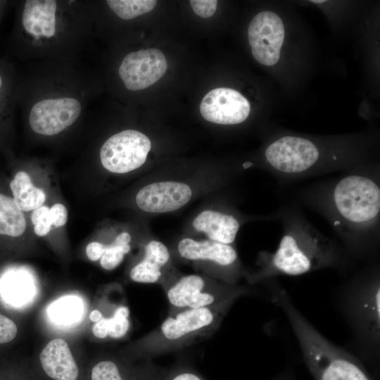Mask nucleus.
Wrapping results in <instances>:
<instances>
[{
    "label": "nucleus",
    "mask_w": 380,
    "mask_h": 380,
    "mask_svg": "<svg viewBox=\"0 0 380 380\" xmlns=\"http://www.w3.org/2000/svg\"><path fill=\"white\" fill-rule=\"evenodd\" d=\"M100 87L81 61L28 62L18 71L16 103L31 133L53 138L82 121Z\"/></svg>",
    "instance_id": "1"
},
{
    "label": "nucleus",
    "mask_w": 380,
    "mask_h": 380,
    "mask_svg": "<svg viewBox=\"0 0 380 380\" xmlns=\"http://www.w3.org/2000/svg\"><path fill=\"white\" fill-rule=\"evenodd\" d=\"M94 32L87 0H22L16 3L9 44L23 61L76 62Z\"/></svg>",
    "instance_id": "2"
},
{
    "label": "nucleus",
    "mask_w": 380,
    "mask_h": 380,
    "mask_svg": "<svg viewBox=\"0 0 380 380\" xmlns=\"http://www.w3.org/2000/svg\"><path fill=\"white\" fill-rule=\"evenodd\" d=\"M338 260L331 241L305 222L295 220L288 224L277 249L262 254L258 271L249 280L255 284L279 275H300L334 266Z\"/></svg>",
    "instance_id": "3"
},
{
    "label": "nucleus",
    "mask_w": 380,
    "mask_h": 380,
    "mask_svg": "<svg viewBox=\"0 0 380 380\" xmlns=\"http://www.w3.org/2000/svg\"><path fill=\"white\" fill-rule=\"evenodd\" d=\"M271 298L288 317L315 380H372L354 357L329 342L312 327L284 289L274 286Z\"/></svg>",
    "instance_id": "4"
},
{
    "label": "nucleus",
    "mask_w": 380,
    "mask_h": 380,
    "mask_svg": "<svg viewBox=\"0 0 380 380\" xmlns=\"http://www.w3.org/2000/svg\"><path fill=\"white\" fill-rule=\"evenodd\" d=\"M237 299L201 308L170 310L156 329L141 341V354L152 357L175 352L210 337Z\"/></svg>",
    "instance_id": "5"
},
{
    "label": "nucleus",
    "mask_w": 380,
    "mask_h": 380,
    "mask_svg": "<svg viewBox=\"0 0 380 380\" xmlns=\"http://www.w3.org/2000/svg\"><path fill=\"white\" fill-rule=\"evenodd\" d=\"M330 210L347 242L375 227L380 213V188L372 178L350 174L340 179L329 192Z\"/></svg>",
    "instance_id": "6"
},
{
    "label": "nucleus",
    "mask_w": 380,
    "mask_h": 380,
    "mask_svg": "<svg viewBox=\"0 0 380 380\" xmlns=\"http://www.w3.org/2000/svg\"><path fill=\"white\" fill-rule=\"evenodd\" d=\"M165 286L170 310L213 306L248 292L236 284L208 281L197 274L182 277Z\"/></svg>",
    "instance_id": "7"
},
{
    "label": "nucleus",
    "mask_w": 380,
    "mask_h": 380,
    "mask_svg": "<svg viewBox=\"0 0 380 380\" xmlns=\"http://www.w3.org/2000/svg\"><path fill=\"white\" fill-rule=\"evenodd\" d=\"M151 144L144 133L132 129L108 137L101 145L99 158L103 167L115 173H126L141 167L146 161Z\"/></svg>",
    "instance_id": "8"
},
{
    "label": "nucleus",
    "mask_w": 380,
    "mask_h": 380,
    "mask_svg": "<svg viewBox=\"0 0 380 380\" xmlns=\"http://www.w3.org/2000/svg\"><path fill=\"white\" fill-rule=\"evenodd\" d=\"M167 68L166 58L158 49L127 52L117 67V77L123 88L134 92L144 89L160 79Z\"/></svg>",
    "instance_id": "9"
},
{
    "label": "nucleus",
    "mask_w": 380,
    "mask_h": 380,
    "mask_svg": "<svg viewBox=\"0 0 380 380\" xmlns=\"http://www.w3.org/2000/svg\"><path fill=\"white\" fill-rule=\"evenodd\" d=\"M265 156L277 172L297 175L309 172L317 163L319 152L315 144L307 139L286 136L270 144Z\"/></svg>",
    "instance_id": "10"
},
{
    "label": "nucleus",
    "mask_w": 380,
    "mask_h": 380,
    "mask_svg": "<svg viewBox=\"0 0 380 380\" xmlns=\"http://www.w3.org/2000/svg\"><path fill=\"white\" fill-rule=\"evenodd\" d=\"M285 30L280 17L271 11L257 14L248 29L253 57L265 65H273L280 57Z\"/></svg>",
    "instance_id": "11"
},
{
    "label": "nucleus",
    "mask_w": 380,
    "mask_h": 380,
    "mask_svg": "<svg viewBox=\"0 0 380 380\" xmlns=\"http://www.w3.org/2000/svg\"><path fill=\"white\" fill-rule=\"evenodd\" d=\"M248 101L238 91L230 88H216L205 94L200 104L203 118L220 125L239 124L250 113Z\"/></svg>",
    "instance_id": "12"
},
{
    "label": "nucleus",
    "mask_w": 380,
    "mask_h": 380,
    "mask_svg": "<svg viewBox=\"0 0 380 380\" xmlns=\"http://www.w3.org/2000/svg\"><path fill=\"white\" fill-rule=\"evenodd\" d=\"M191 194V188L186 184L160 182L141 189L136 196V203L145 212L167 213L186 205Z\"/></svg>",
    "instance_id": "13"
},
{
    "label": "nucleus",
    "mask_w": 380,
    "mask_h": 380,
    "mask_svg": "<svg viewBox=\"0 0 380 380\" xmlns=\"http://www.w3.org/2000/svg\"><path fill=\"white\" fill-rule=\"evenodd\" d=\"M380 287L379 280L370 281L353 296L350 314L361 334L376 344L380 337Z\"/></svg>",
    "instance_id": "14"
},
{
    "label": "nucleus",
    "mask_w": 380,
    "mask_h": 380,
    "mask_svg": "<svg viewBox=\"0 0 380 380\" xmlns=\"http://www.w3.org/2000/svg\"><path fill=\"white\" fill-rule=\"evenodd\" d=\"M177 249L179 255L190 260H208L224 269L236 267L238 255L229 244L208 240L197 241L190 238L182 239Z\"/></svg>",
    "instance_id": "15"
},
{
    "label": "nucleus",
    "mask_w": 380,
    "mask_h": 380,
    "mask_svg": "<svg viewBox=\"0 0 380 380\" xmlns=\"http://www.w3.org/2000/svg\"><path fill=\"white\" fill-rule=\"evenodd\" d=\"M39 360L44 371L54 380H76L78 376L77 364L63 339L49 342L41 352Z\"/></svg>",
    "instance_id": "16"
},
{
    "label": "nucleus",
    "mask_w": 380,
    "mask_h": 380,
    "mask_svg": "<svg viewBox=\"0 0 380 380\" xmlns=\"http://www.w3.org/2000/svg\"><path fill=\"white\" fill-rule=\"evenodd\" d=\"M193 226L210 240L229 245L235 240L240 227L233 215L214 210L201 212L194 220Z\"/></svg>",
    "instance_id": "17"
},
{
    "label": "nucleus",
    "mask_w": 380,
    "mask_h": 380,
    "mask_svg": "<svg viewBox=\"0 0 380 380\" xmlns=\"http://www.w3.org/2000/svg\"><path fill=\"white\" fill-rule=\"evenodd\" d=\"M170 257V253L163 243L150 241L145 248L144 258L131 270V279L138 283L158 282L162 278V268L168 263Z\"/></svg>",
    "instance_id": "18"
},
{
    "label": "nucleus",
    "mask_w": 380,
    "mask_h": 380,
    "mask_svg": "<svg viewBox=\"0 0 380 380\" xmlns=\"http://www.w3.org/2000/svg\"><path fill=\"white\" fill-rule=\"evenodd\" d=\"M18 70L5 59L0 60V134L11 124L16 103Z\"/></svg>",
    "instance_id": "19"
},
{
    "label": "nucleus",
    "mask_w": 380,
    "mask_h": 380,
    "mask_svg": "<svg viewBox=\"0 0 380 380\" xmlns=\"http://www.w3.org/2000/svg\"><path fill=\"white\" fill-rule=\"evenodd\" d=\"M13 201L23 212L34 210L43 205L46 195L36 187L30 175L25 171H18L9 184Z\"/></svg>",
    "instance_id": "20"
},
{
    "label": "nucleus",
    "mask_w": 380,
    "mask_h": 380,
    "mask_svg": "<svg viewBox=\"0 0 380 380\" xmlns=\"http://www.w3.org/2000/svg\"><path fill=\"white\" fill-rule=\"evenodd\" d=\"M25 215L13 197L0 193V236L18 237L26 229Z\"/></svg>",
    "instance_id": "21"
},
{
    "label": "nucleus",
    "mask_w": 380,
    "mask_h": 380,
    "mask_svg": "<svg viewBox=\"0 0 380 380\" xmlns=\"http://www.w3.org/2000/svg\"><path fill=\"white\" fill-rule=\"evenodd\" d=\"M99 3L117 20H134L152 11L157 1L155 0H106Z\"/></svg>",
    "instance_id": "22"
},
{
    "label": "nucleus",
    "mask_w": 380,
    "mask_h": 380,
    "mask_svg": "<svg viewBox=\"0 0 380 380\" xmlns=\"http://www.w3.org/2000/svg\"><path fill=\"white\" fill-rule=\"evenodd\" d=\"M82 309V303L78 297L68 296L53 303L48 312L56 322L70 324L80 318Z\"/></svg>",
    "instance_id": "23"
},
{
    "label": "nucleus",
    "mask_w": 380,
    "mask_h": 380,
    "mask_svg": "<svg viewBox=\"0 0 380 380\" xmlns=\"http://www.w3.org/2000/svg\"><path fill=\"white\" fill-rule=\"evenodd\" d=\"M130 235L127 232L120 234L109 245L105 246L104 252L100 258L101 267L110 270L118 266L124 258V255L129 252Z\"/></svg>",
    "instance_id": "24"
},
{
    "label": "nucleus",
    "mask_w": 380,
    "mask_h": 380,
    "mask_svg": "<svg viewBox=\"0 0 380 380\" xmlns=\"http://www.w3.org/2000/svg\"><path fill=\"white\" fill-rule=\"evenodd\" d=\"M6 293L10 300L16 303H23L33 295V286L30 277L25 273L11 274L6 281Z\"/></svg>",
    "instance_id": "25"
},
{
    "label": "nucleus",
    "mask_w": 380,
    "mask_h": 380,
    "mask_svg": "<svg viewBox=\"0 0 380 380\" xmlns=\"http://www.w3.org/2000/svg\"><path fill=\"white\" fill-rule=\"evenodd\" d=\"M129 315L126 306H120L115 310L113 316L108 319V336L118 339L127 334L130 326Z\"/></svg>",
    "instance_id": "26"
},
{
    "label": "nucleus",
    "mask_w": 380,
    "mask_h": 380,
    "mask_svg": "<svg viewBox=\"0 0 380 380\" xmlns=\"http://www.w3.org/2000/svg\"><path fill=\"white\" fill-rule=\"evenodd\" d=\"M91 380H126L118 365L110 360L97 363L91 370Z\"/></svg>",
    "instance_id": "27"
},
{
    "label": "nucleus",
    "mask_w": 380,
    "mask_h": 380,
    "mask_svg": "<svg viewBox=\"0 0 380 380\" xmlns=\"http://www.w3.org/2000/svg\"><path fill=\"white\" fill-rule=\"evenodd\" d=\"M163 380H207L187 364L179 363L167 369ZM273 380H285L279 377Z\"/></svg>",
    "instance_id": "28"
},
{
    "label": "nucleus",
    "mask_w": 380,
    "mask_h": 380,
    "mask_svg": "<svg viewBox=\"0 0 380 380\" xmlns=\"http://www.w3.org/2000/svg\"><path fill=\"white\" fill-rule=\"evenodd\" d=\"M31 220L34 225V232L39 236L46 235L51 229L52 222L49 215V208L42 205L34 210Z\"/></svg>",
    "instance_id": "29"
},
{
    "label": "nucleus",
    "mask_w": 380,
    "mask_h": 380,
    "mask_svg": "<svg viewBox=\"0 0 380 380\" xmlns=\"http://www.w3.org/2000/svg\"><path fill=\"white\" fill-rule=\"evenodd\" d=\"M190 4L193 11L197 15L207 18L215 13L217 6V1L191 0Z\"/></svg>",
    "instance_id": "30"
},
{
    "label": "nucleus",
    "mask_w": 380,
    "mask_h": 380,
    "mask_svg": "<svg viewBox=\"0 0 380 380\" xmlns=\"http://www.w3.org/2000/svg\"><path fill=\"white\" fill-rule=\"evenodd\" d=\"M17 333L16 324L7 317L0 314V343L12 341Z\"/></svg>",
    "instance_id": "31"
},
{
    "label": "nucleus",
    "mask_w": 380,
    "mask_h": 380,
    "mask_svg": "<svg viewBox=\"0 0 380 380\" xmlns=\"http://www.w3.org/2000/svg\"><path fill=\"white\" fill-rule=\"evenodd\" d=\"M49 215L52 225L56 227H62L68 220V210L61 203H56L49 208Z\"/></svg>",
    "instance_id": "32"
},
{
    "label": "nucleus",
    "mask_w": 380,
    "mask_h": 380,
    "mask_svg": "<svg viewBox=\"0 0 380 380\" xmlns=\"http://www.w3.org/2000/svg\"><path fill=\"white\" fill-rule=\"evenodd\" d=\"M105 244L94 241L89 243L86 248L87 257L91 261H96L100 259L104 252Z\"/></svg>",
    "instance_id": "33"
},
{
    "label": "nucleus",
    "mask_w": 380,
    "mask_h": 380,
    "mask_svg": "<svg viewBox=\"0 0 380 380\" xmlns=\"http://www.w3.org/2000/svg\"><path fill=\"white\" fill-rule=\"evenodd\" d=\"M110 317H103L94 325L92 330L93 334L96 337L99 338H105L108 336V319Z\"/></svg>",
    "instance_id": "34"
},
{
    "label": "nucleus",
    "mask_w": 380,
    "mask_h": 380,
    "mask_svg": "<svg viewBox=\"0 0 380 380\" xmlns=\"http://www.w3.org/2000/svg\"><path fill=\"white\" fill-rule=\"evenodd\" d=\"M102 317V313L98 310H93L89 315L90 319L94 322H99Z\"/></svg>",
    "instance_id": "35"
},
{
    "label": "nucleus",
    "mask_w": 380,
    "mask_h": 380,
    "mask_svg": "<svg viewBox=\"0 0 380 380\" xmlns=\"http://www.w3.org/2000/svg\"><path fill=\"white\" fill-rule=\"evenodd\" d=\"M7 3L6 1H0V22L2 19Z\"/></svg>",
    "instance_id": "36"
},
{
    "label": "nucleus",
    "mask_w": 380,
    "mask_h": 380,
    "mask_svg": "<svg viewBox=\"0 0 380 380\" xmlns=\"http://www.w3.org/2000/svg\"><path fill=\"white\" fill-rule=\"evenodd\" d=\"M325 1H324V0H313V1H311V2L315 3V4H321V3H324Z\"/></svg>",
    "instance_id": "37"
}]
</instances>
